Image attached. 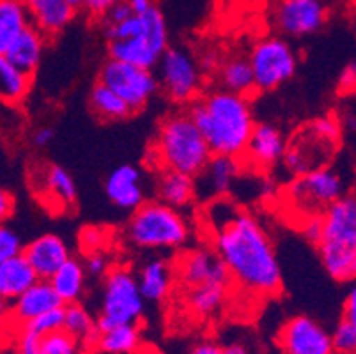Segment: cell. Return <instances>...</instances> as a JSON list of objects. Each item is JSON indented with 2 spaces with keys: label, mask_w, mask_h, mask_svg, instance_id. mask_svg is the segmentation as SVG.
Wrapping results in <instances>:
<instances>
[{
  "label": "cell",
  "mask_w": 356,
  "mask_h": 354,
  "mask_svg": "<svg viewBox=\"0 0 356 354\" xmlns=\"http://www.w3.org/2000/svg\"><path fill=\"white\" fill-rule=\"evenodd\" d=\"M239 168V158L211 154L208 163L195 175V199L213 200L225 197L238 179Z\"/></svg>",
  "instance_id": "cell-15"
},
{
  "label": "cell",
  "mask_w": 356,
  "mask_h": 354,
  "mask_svg": "<svg viewBox=\"0 0 356 354\" xmlns=\"http://www.w3.org/2000/svg\"><path fill=\"white\" fill-rule=\"evenodd\" d=\"M98 347L108 354H128L134 353L140 342L137 324H119L102 331L98 335Z\"/></svg>",
  "instance_id": "cell-31"
},
{
  "label": "cell",
  "mask_w": 356,
  "mask_h": 354,
  "mask_svg": "<svg viewBox=\"0 0 356 354\" xmlns=\"http://www.w3.org/2000/svg\"><path fill=\"white\" fill-rule=\"evenodd\" d=\"M287 140L284 133L270 122L255 124L247 142V147L241 158L252 163L261 170L273 168L278 161L282 160L286 152Z\"/></svg>",
  "instance_id": "cell-17"
},
{
  "label": "cell",
  "mask_w": 356,
  "mask_h": 354,
  "mask_svg": "<svg viewBox=\"0 0 356 354\" xmlns=\"http://www.w3.org/2000/svg\"><path fill=\"white\" fill-rule=\"evenodd\" d=\"M9 319V301L0 296V326Z\"/></svg>",
  "instance_id": "cell-49"
},
{
  "label": "cell",
  "mask_w": 356,
  "mask_h": 354,
  "mask_svg": "<svg viewBox=\"0 0 356 354\" xmlns=\"http://www.w3.org/2000/svg\"><path fill=\"white\" fill-rule=\"evenodd\" d=\"M218 82L223 90L239 94V96H250L255 90V83L248 57L234 55V57L227 58L223 64H220Z\"/></svg>",
  "instance_id": "cell-27"
},
{
  "label": "cell",
  "mask_w": 356,
  "mask_h": 354,
  "mask_svg": "<svg viewBox=\"0 0 356 354\" xmlns=\"http://www.w3.org/2000/svg\"><path fill=\"white\" fill-rule=\"evenodd\" d=\"M82 347L83 344L79 339H74L64 328H60L40 337L38 354H80Z\"/></svg>",
  "instance_id": "cell-35"
},
{
  "label": "cell",
  "mask_w": 356,
  "mask_h": 354,
  "mask_svg": "<svg viewBox=\"0 0 356 354\" xmlns=\"http://www.w3.org/2000/svg\"><path fill=\"white\" fill-rule=\"evenodd\" d=\"M339 90L342 94H351L356 87V66L355 63H349L339 74Z\"/></svg>",
  "instance_id": "cell-42"
},
{
  "label": "cell",
  "mask_w": 356,
  "mask_h": 354,
  "mask_svg": "<svg viewBox=\"0 0 356 354\" xmlns=\"http://www.w3.org/2000/svg\"><path fill=\"white\" fill-rule=\"evenodd\" d=\"M86 273L92 277H103L108 271V257L102 252H92L86 257V262H82Z\"/></svg>",
  "instance_id": "cell-39"
},
{
  "label": "cell",
  "mask_w": 356,
  "mask_h": 354,
  "mask_svg": "<svg viewBox=\"0 0 356 354\" xmlns=\"http://www.w3.org/2000/svg\"><path fill=\"white\" fill-rule=\"evenodd\" d=\"M215 252L231 280L243 289L273 296L282 289V268L264 227L250 213L238 209L231 220L213 229Z\"/></svg>",
  "instance_id": "cell-1"
},
{
  "label": "cell",
  "mask_w": 356,
  "mask_h": 354,
  "mask_svg": "<svg viewBox=\"0 0 356 354\" xmlns=\"http://www.w3.org/2000/svg\"><path fill=\"white\" fill-rule=\"evenodd\" d=\"M177 277L186 287H197L206 282L215 284H231V275L215 250L195 248L190 250L179 259Z\"/></svg>",
  "instance_id": "cell-16"
},
{
  "label": "cell",
  "mask_w": 356,
  "mask_h": 354,
  "mask_svg": "<svg viewBox=\"0 0 356 354\" xmlns=\"http://www.w3.org/2000/svg\"><path fill=\"white\" fill-rule=\"evenodd\" d=\"M137 284L145 301L165 300L172 285V269L165 259H151L142 266L137 275Z\"/></svg>",
  "instance_id": "cell-26"
},
{
  "label": "cell",
  "mask_w": 356,
  "mask_h": 354,
  "mask_svg": "<svg viewBox=\"0 0 356 354\" xmlns=\"http://www.w3.org/2000/svg\"><path fill=\"white\" fill-rule=\"evenodd\" d=\"M321 234H323V223L321 216H309L305 220V225H303V236H305L307 241L310 245H319L321 241Z\"/></svg>",
  "instance_id": "cell-40"
},
{
  "label": "cell",
  "mask_w": 356,
  "mask_h": 354,
  "mask_svg": "<svg viewBox=\"0 0 356 354\" xmlns=\"http://www.w3.org/2000/svg\"><path fill=\"white\" fill-rule=\"evenodd\" d=\"M35 280L40 278L22 253L0 262V296L9 303L35 284Z\"/></svg>",
  "instance_id": "cell-25"
},
{
  "label": "cell",
  "mask_w": 356,
  "mask_h": 354,
  "mask_svg": "<svg viewBox=\"0 0 356 354\" xmlns=\"http://www.w3.org/2000/svg\"><path fill=\"white\" fill-rule=\"evenodd\" d=\"M131 15H134V13H131L129 6L126 4V0H121L119 4H115L114 8L108 9V13L103 16V19H105V24H115V22H122V19L128 18V16Z\"/></svg>",
  "instance_id": "cell-44"
},
{
  "label": "cell",
  "mask_w": 356,
  "mask_h": 354,
  "mask_svg": "<svg viewBox=\"0 0 356 354\" xmlns=\"http://www.w3.org/2000/svg\"><path fill=\"white\" fill-rule=\"evenodd\" d=\"M158 200L174 209H184L195 200V177L165 168L156 183Z\"/></svg>",
  "instance_id": "cell-23"
},
{
  "label": "cell",
  "mask_w": 356,
  "mask_h": 354,
  "mask_svg": "<svg viewBox=\"0 0 356 354\" xmlns=\"http://www.w3.org/2000/svg\"><path fill=\"white\" fill-rule=\"evenodd\" d=\"M31 77L16 70L6 55L0 54V102L20 103L29 92Z\"/></svg>",
  "instance_id": "cell-33"
},
{
  "label": "cell",
  "mask_w": 356,
  "mask_h": 354,
  "mask_svg": "<svg viewBox=\"0 0 356 354\" xmlns=\"http://www.w3.org/2000/svg\"><path fill=\"white\" fill-rule=\"evenodd\" d=\"M31 24V16L20 0H0V54L4 55Z\"/></svg>",
  "instance_id": "cell-28"
},
{
  "label": "cell",
  "mask_w": 356,
  "mask_h": 354,
  "mask_svg": "<svg viewBox=\"0 0 356 354\" xmlns=\"http://www.w3.org/2000/svg\"><path fill=\"white\" fill-rule=\"evenodd\" d=\"M342 317L356 321V291L355 289H351L348 296H346L344 307H342Z\"/></svg>",
  "instance_id": "cell-46"
},
{
  "label": "cell",
  "mask_w": 356,
  "mask_h": 354,
  "mask_svg": "<svg viewBox=\"0 0 356 354\" xmlns=\"http://www.w3.org/2000/svg\"><path fill=\"white\" fill-rule=\"evenodd\" d=\"M54 138H55V131L50 128V126L38 128L34 131V135H32V142H34V145H38V147H47V145H50L51 142H54Z\"/></svg>",
  "instance_id": "cell-45"
},
{
  "label": "cell",
  "mask_w": 356,
  "mask_h": 354,
  "mask_svg": "<svg viewBox=\"0 0 356 354\" xmlns=\"http://www.w3.org/2000/svg\"><path fill=\"white\" fill-rule=\"evenodd\" d=\"M15 197L9 190L0 188V223L11 218V214L15 213Z\"/></svg>",
  "instance_id": "cell-43"
},
{
  "label": "cell",
  "mask_w": 356,
  "mask_h": 354,
  "mask_svg": "<svg viewBox=\"0 0 356 354\" xmlns=\"http://www.w3.org/2000/svg\"><path fill=\"white\" fill-rule=\"evenodd\" d=\"M335 147L337 142L317 135L310 126H307L302 133H298L293 144L287 145L282 161L287 170L298 177L314 168L326 167V161L333 156Z\"/></svg>",
  "instance_id": "cell-13"
},
{
  "label": "cell",
  "mask_w": 356,
  "mask_h": 354,
  "mask_svg": "<svg viewBox=\"0 0 356 354\" xmlns=\"http://www.w3.org/2000/svg\"><path fill=\"white\" fill-rule=\"evenodd\" d=\"M22 255L27 259L35 277L41 280H48L71 257L70 246L57 234H43L40 238L32 239L22 248Z\"/></svg>",
  "instance_id": "cell-18"
},
{
  "label": "cell",
  "mask_w": 356,
  "mask_h": 354,
  "mask_svg": "<svg viewBox=\"0 0 356 354\" xmlns=\"http://www.w3.org/2000/svg\"><path fill=\"white\" fill-rule=\"evenodd\" d=\"M67 2H70V4L73 6L76 11H79V9H82V6H83V0H67Z\"/></svg>",
  "instance_id": "cell-52"
},
{
  "label": "cell",
  "mask_w": 356,
  "mask_h": 354,
  "mask_svg": "<svg viewBox=\"0 0 356 354\" xmlns=\"http://www.w3.org/2000/svg\"><path fill=\"white\" fill-rule=\"evenodd\" d=\"M158 67V87L170 102L190 105L202 89V70L197 58L183 48H167L161 54Z\"/></svg>",
  "instance_id": "cell-9"
},
{
  "label": "cell",
  "mask_w": 356,
  "mask_h": 354,
  "mask_svg": "<svg viewBox=\"0 0 356 354\" xmlns=\"http://www.w3.org/2000/svg\"><path fill=\"white\" fill-rule=\"evenodd\" d=\"M31 24L44 35H57L73 22L76 9L67 0H20Z\"/></svg>",
  "instance_id": "cell-21"
},
{
  "label": "cell",
  "mask_w": 356,
  "mask_h": 354,
  "mask_svg": "<svg viewBox=\"0 0 356 354\" xmlns=\"http://www.w3.org/2000/svg\"><path fill=\"white\" fill-rule=\"evenodd\" d=\"M190 354H223V349L213 342H202L193 347V351Z\"/></svg>",
  "instance_id": "cell-47"
},
{
  "label": "cell",
  "mask_w": 356,
  "mask_h": 354,
  "mask_svg": "<svg viewBox=\"0 0 356 354\" xmlns=\"http://www.w3.org/2000/svg\"><path fill=\"white\" fill-rule=\"evenodd\" d=\"M223 354H248V351L243 346H239V344H232V346L223 349Z\"/></svg>",
  "instance_id": "cell-51"
},
{
  "label": "cell",
  "mask_w": 356,
  "mask_h": 354,
  "mask_svg": "<svg viewBox=\"0 0 356 354\" xmlns=\"http://www.w3.org/2000/svg\"><path fill=\"white\" fill-rule=\"evenodd\" d=\"M142 31L134 38L108 41L110 58L131 66L154 70L161 54L168 48V27L165 15L154 2L140 15Z\"/></svg>",
  "instance_id": "cell-6"
},
{
  "label": "cell",
  "mask_w": 356,
  "mask_h": 354,
  "mask_svg": "<svg viewBox=\"0 0 356 354\" xmlns=\"http://www.w3.org/2000/svg\"><path fill=\"white\" fill-rule=\"evenodd\" d=\"M346 195L344 177L328 167H319L298 175L289 186V197L307 216H317L319 211Z\"/></svg>",
  "instance_id": "cell-11"
},
{
  "label": "cell",
  "mask_w": 356,
  "mask_h": 354,
  "mask_svg": "<svg viewBox=\"0 0 356 354\" xmlns=\"http://www.w3.org/2000/svg\"><path fill=\"white\" fill-rule=\"evenodd\" d=\"M44 41H47V35L41 31H38L34 25H29V27L9 45V48L6 50L4 55L16 70L22 71V73L27 74V77H32V74L38 71V67H40L41 64V58H43Z\"/></svg>",
  "instance_id": "cell-22"
},
{
  "label": "cell",
  "mask_w": 356,
  "mask_h": 354,
  "mask_svg": "<svg viewBox=\"0 0 356 354\" xmlns=\"http://www.w3.org/2000/svg\"><path fill=\"white\" fill-rule=\"evenodd\" d=\"M89 105L92 113L103 121H122L134 113L114 90L102 82L95 83V87L90 89Z\"/></svg>",
  "instance_id": "cell-29"
},
{
  "label": "cell",
  "mask_w": 356,
  "mask_h": 354,
  "mask_svg": "<svg viewBox=\"0 0 356 354\" xmlns=\"http://www.w3.org/2000/svg\"><path fill=\"white\" fill-rule=\"evenodd\" d=\"M323 234L317 245L323 268L337 282H353L356 277V199L342 195L330 204L321 216Z\"/></svg>",
  "instance_id": "cell-3"
},
{
  "label": "cell",
  "mask_w": 356,
  "mask_h": 354,
  "mask_svg": "<svg viewBox=\"0 0 356 354\" xmlns=\"http://www.w3.org/2000/svg\"><path fill=\"white\" fill-rule=\"evenodd\" d=\"M333 353L355 354L356 353V321L342 317L332 335Z\"/></svg>",
  "instance_id": "cell-37"
},
{
  "label": "cell",
  "mask_w": 356,
  "mask_h": 354,
  "mask_svg": "<svg viewBox=\"0 0 356 354\" xmlns=\"http://www.w3.org/2000/svg\"><path fill=\"white\" fill-rule=\"evenodd\" d=\"M131 213L126 234L138 248L174 250L188 241L190 225L179 209L160 200H149Z\"/></svg>",
  "instance_id": "cell-5"
},
{
  "label": "cell",
  "mask_w": 356,
  "mask_h": 354,
  "mask_svg": "<svg viewBox=\"0 0 356 354\" xmlns=\"http://www.w3.org/2000/svg\"><path fill=\"white\" fill-rule=\"evenodd\" d=\"M44 184H47L48 193L57 202L66 204V206H71L76 200V197H79L76 184H74L71 174L66 168L59 167V165H50L47 168V172H44Z\"/></svg>",
  "instance_id": "cell-34"
},
{
  "label": "cell",
  "mask_w": 356,
  "mask_h": 354,
  "mask_svg": "<svg viewBox=\"0 0 356 354\" xmlns=\"http://www.w3.org/2000/svg\"><path fill=\"white\" fill-rule=\"evenodd\" d=\"M0 354H20L16 349H2L0 351Z\"/></svg>",
  "instance_id": "cell-53"
},
{
  "label": "cell",
  "mask_w": 356,
  "mask_h": 354,
  "mask_svg": "<svg viewBox=\"0 0 356 354\" xmlns=\"http://www.w3.org/2000/svg\"><path fill=\"white\" fill-rule=\"evenodd\" d=\"M255 90H275L294 77L298 67V55L286 39L268 35L254 45L248 57Z\"/></svg>",
  "instance_id": "cell-8"
},
{
  "label": "cell",
  "mask_w": 356,
  "mask_h": 354,
  "mask_svg": "<svg viewBox=\"0 0 356 354\" xmlns=\"http://www.w3.org/2000/svg\"><path fill=\"white\" fill-rule=\"evenodd\" d=\"M63 323H64V305H60V307L51 308V310L34 317V319L29 321V323L22 324L20 330L31 331V333H34V335L43 337V335H48V333H51V331L60 330V328H63Z\"/></svg>",
  "instance_id": "cell-36"
},
{
  "label": "cell",
  "mask_w": 356,
  "mask_h": 354,
  "mask_svg": "<svg viewBox=\"0 0 356 354\" xmlns=\"http://www.w3.org/2000/svg\"><path fill=\"white\" fill-rule=\"evenodd\" d=\"M105 277L102 314L96 321L99 333L119 324H137L144 316L145 307L137 277L124 268L110 269Z\"/></svg>",
  "instance_id": "cell-7"
},
{
  "label": "cell",
  "mask_w": 356,
  "mask_h": 354,
  "mask_svg": "<svg viewBox=\"0 0 356 354\" xmlns=\"http://www.w3.org/2000/svg\"><path fill=\"white\" fill-rule=\"evenodd\" d=\"M22 248H24V243H22L20 234L6 222L0 223V262L22 253Z\"/></svg>",
  "instance_id": "cell-38"
},
{
  "label": "cell",
  "mask_w": 356,
  "mask_h": 354,
  "mask_svg": "<svg viewBox=\"0 0 356 354\" xmlns=\"http://www.w3.org/2000/svg\"><path fill=\"white\" fill-rule=\"evenodd\" d=\"M105 193L118 209L135 211L145 202L142 174L135 165H119L110 172L105 181Z\"/></svg>",
  "instance_id": "cell-19"
},
{
  "label": "cell",
  "mask_w": 356,
  "mask_h": 354,
  "mask_svg": "<svg viewBox=\"0 0 356 354\" xmlns=\"http://www.w3.org/2000/svg\"><path fill=\"white\" fill-rule=\"evenodd\" d=\"M275 25L282 34L303 38L317 32L326 24V9L323 0H277Z\"/></svg>",
  "instance_id": "cell-12"
},
{
  "label": "cell",
  "mask_w": 356,
  "mask_h": 354,
  "mask_svg": "<svg viewBox=\"0 0 356 354\" xmlns=\"http://www.w3.org/2000/svg\"><path fill=\"white\" fill-rule=\"evenodd\" d=\"M154 152L163 168L195 177L211 158V149L188 112H174L160 124Z\"/></svg>",
  "instance_id": "cell-4"
},
{
  "label": "cell",
  "mask_w": 356,
  "mask_h": 354,
  "mask_svg": "<svg viewBox=\"0 0 356 354\" xmlns=\"http://www.w3.org/2000/svg\"><path fill=\"white\" fill-rule=\"evenodd\" d=\"M121 0H83L82 9H86L90 16L95 18H103L108 13L110 8H114Z\"/></svg>",
  "instance_id": "cell-41"
},
{
  "label": "cell",
  "mask_w": 356,
  "mask_h": 354,
  "mask_svg": "<svg viewBox=\"0 0 356 354\" xmlns=\"http://www.w3.org/2000/svg\"><path fill=\"white\" fill-rule=\"evenodd\" d=\"M99 82L114 90L131 112L142 110L158 92V78L153 70L131 66L110 58L99 71Z\"/></svg>",
  "instance_id": "cell-10"
},
{
  "label": "cell",
  "mask_w": 356,
  "mask_h": 354,
  "mask_svg": "<svg viewBox=\"0 0 356 354\" xmlns=\"http://www.w3.org/2000/svg\"><path fill=\"white\" fill-rule=\"evenodd\" d=\"M64 330L73 335L74 339H79L83 346L98 340V326H96V319H92L89 312L79 303L64 305Z\"/></svg>",
  "instance_id": "cell-32"
},
{
  "label": "cell",
  "mask_w": 356,
  "mask_h": 354,
  "mask_svg": "<svg viewBox=\"0 0 356 354\" xmlns=\"http://www.w3.org/2000/svg\"><path fill=\"white\" fill-rule=\"evenodd\" d=\"M213 154L241 158L254 129V112L247 96L211 90L197 97L186 110Z\"/></svg>",
  "instance_id": "cell-2"
},
{
  "label": "cell",
  "mask_w": 356,
  "mask_h": 354,
  "mask_svg": "<svg viewBox=\"0 0 356 354\" xmlns=\"http://www.w3.org/2000/svg\"><path fill=\"white\" fill-rule=\"evenodd\" d=\"M99 234L96 232V230H86V234H83V239H86V245L90 246V248H95L96 245V238H98Z\"/></svg>",
  "instance_id": "cell-50"
},
{
  "label": "cell",
  "mask_w": 356,
  "mask_h": 354,
  "mask_svg": "<svg viewBox=\"0 0 356 354\" xmlns=\"http://www.w3.org/2000/svg\"><path fill=\"white\" fill-rule=\"evenodd\" d=\"M227 287L229 285L215 284V282H206L192 287L188 303L193 314L199 317H209L216 314L227 296Z\"/></svg>",
  "instance_id": "cell-30"
},
{
  "label": "cell",
  "mask_w": 356,
  "mask_h": 354,
  "mask_svg": "<svg viewBox=\"0 0 356 354\" xmlns=\"http://www.w3.org/2000/svg\"><path fill=\"white\" fill-rule=\"evenodd\" d=\"M278 344L286 354H335L328 331L307 316L287 321L278 333Z\"/></svg>",
  "instance_id": "cell-14"
},
{
  "label": "cell",
  "mask_w": 356,
  "mask_h": 354,
  "mask_svg": "<svg viewBox=\"0 0 356 354\" xmlns=\"http://www.w3.org/2000/svg\"><path fill=\"white\" fill-rule=\"evenodd\" d=\"M86 278L87 273L83 264L79 259L70 257L57 271L48 278L51 289L55 291L57 298L63 305L79 303L80 298L86 292Z\"/></svg>",
  "instance_id": "cell-24"
},
{
  "label": "cell",
  "mask_w": 356,
  "mask_h": 354,
  "mask_svg": "<svg viewBox=\"0 0 356 354\" xmlns=\"http://www.w3.org/2000/svg\"><path fill=\"white\" fill-rule=\"evenodd\" d=\"M60 300L57 298L55 291L51 289L48 280H35L31 287L20 296L9 303V319L20 328L22 324L29 323L34 317L41 316L51 308L60 307Z\"/></svg>",
  "instance_id": "cell-20"
},
{
  "label": "cell",
  "mask_w": 356,
  "mask_h": 354,
  "mask_svg": "<svg viewBox=\"0 0 356 354\" xmlns=\"http://www.w3.org/2000/svg\"><path fill=\"white\" fill-rule=\"evenodd\" d=\"M126 4L129 6L134 15H142L154 4V0H126Z\"/></svg>",
  "instance_id": "cell-48"
}]
</instances>
